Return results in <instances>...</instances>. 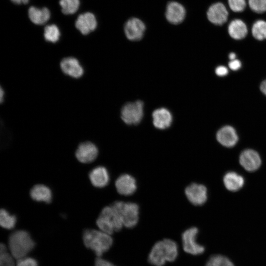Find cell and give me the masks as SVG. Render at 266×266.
Returning a JSON list of instances; mask_svg holds the SVG:
<instances>
[{"instance_id":"6da1fadb","label":"cell","mask_w":266,"mask_h":266,"mask_svg":"<svg viewBox=\"0 0 266 266\" xmlns=\"http://www.w3.org/2000/svg\"><path fill=\"white\" fill-rule=\"evenodd\" d=\"M178 254V246L174 240L166 238L156 242L148 257V262L154 266H163L173 262Z\"/></svg>"},{"instance_id":"7a4b0ae2","label":"cell","mask_w":266,"mask_h":266,"mask_svg":"<svg viewBox=\"0 0 266 266\" xmlns=\"http://www.w3.org/2000/svg\"><path fill=\"white\" fill-rule=\"evenodd\" d=\"M83 240L85 246L93 250L98 257H101L113 243L111 235L100 230H85L83 233Z\"/></svg>"},{"instance_id":"3957f363","label":"cell","mask_w":266,"mask_h":266,"mask_svg":"<svg viewBox=\"0 0 266 266\" xmlns=\"http://www.w3.org/2000/svg\"><path fill=\"white\" fill-rule=\"evenodd\" d=\"M35 243L30 234L24 230L12 233L8 238L10 254L15 259H20L26 257L34 248Z\"/></svg>"},{"instance_id":"277c9868","label":"cell","mask_w":266,"mask_h":266,"mask_svg":"<svg viewBox=\"0 0 266 266\" xmlns=\"http://www.w3.org/2000/svg\"><path fill=\"white\" fill-rule=\"evenodd\" d=\"M96 224L100 230L110 235L124 227L120 215L112 204L102 209Z\"/></svg>"},{"instance_id":"5b68a950","label":"cell","mask_w":266,"mask_h":266,"mask_svg":"<svg viewBox=\"0 0 266 266\" xmlns=\"http://www.w3.org/2000/svg\"><path fill=\"white\" fill-rule=\"evenodd\" d=\"M112 205L118 211L124 227L130 229L136 225L139 219V207L136 203L116 201Z\"/></svg>"},{"instance_id":"8992f818","label":"cell","mask_w":266,"mask_h":266,"mask_svg":"<svg viewBox=\"0 0 266 266\" xmlns=\"http://www.w3.org/2000/svg\"><path fill=\"white\" fill-rule=\"evenodd\" d=\"M143 103L136 100L125 104L121 111V117L126 124L136 125L140 122L143 116Z\"/></svg>"},{"instance_id":"52a82bcc","label":"cell","mask_w":266,"mask_h":266,"mask_svg":"<svg viewBox=\"0 0 266 266\" xmlns=\"http://www.w3.org/2000/svg\"><path fill=\"white\" fill-rule=\"evenodd\" d=\"M198 233L199 230L196 227L190 228L182 233V246L185 252L193 255H198L204 252V247L198 243L197 240Z\"/></svg>"},{"instance_id":"ba28073f","label":"cell","mask_w":266,"mask_h":266,"mask_svg":"<svg viewBox=\"0 0 266 266\" xmlns=\"http://www.w3.org/2000/svg\"><path fill=\"white\" fill-rule=\"evenodd\" d=\"M146 30L144 22L136 17H132L127 21L124 30L127 38L130 40L137 41L141 39Z\"/></svg>"},{"instance_id":"9c48e42d","label":"cell","mask_w":266,"mask_h":266,"mask_svg":"<svg viewBox=\"0 0 266 266\" xmlns=\"http://www.w3.org/2000/svg\"><path fill=\"white\" fill-rule=\"evenodd\" d=\"M99 150L97 146L90 141L80 143L75 151V157L81 163H90L96 160Z\"/></svg>"},{"instance_id":"30bf717a","label":"cell","mask_w":266,"mask_h":266,"mask_svg":"<svg viewBox=\"0 0 266 266\" xmlns=\"http://www.w3.org/2000/svg\"><path fill=\"white\" fill-rule=\"evenodd\" d=\"M185 193L188 200L195 205L204 204L207 199V189L201 184L192 183L186 188Z\"/></svg>"},{"instance_id":"8fae6325","label":"cell","mask_w":266,"mask_h":266,"mask_svg":"<svg viewBox=\"0 0 266 266\" xmlns=\"http://www.w3.org/2000/svg\"><path fill=\"white\" fill-rule=\"evenodd\" d=\"M186 9L180 3L171 1L166 5L165 16L167 21L170 23L177 25L182 22L186 16Z\"/></svg>"},{"instance_id":"7c38bea8","label":"cell","mask_w":266,"mask_h":266,"mask_svg":"<svg viewBox=\"0 0 266 266\" xmlns=\"http://www.w3.org/2000/svg\"><path fill=\"white\" fill-rule=\"evenodd\" d=\"M241 166L247 171H254L258 169L261 164L259 154L252 149H246L242 151L239 156Z\"/></svg>"},{"instance_id":"4fadbf2b","label":"cell","mask_w":266,"mask_h":266,"mask_svg":"<svg viewBox=\"0 0 266 266\" xmlns=\"http://www.w3.org/2000/svg\"><path fill=\"white\" fill-rule=\"evenodd\" d=\"M228 12L226 6L221 2H216L209 7L207 13L208 20L216 25H222L228 19Z\"/></svg>"},{"instance_id":"5bb4252c","label":"cell","mask_w":266,"mask_h":266,"mask_svg":"<svg viewBox=\"0 0 266 266\" xmlns=\"http://www.w3.org/2000/svg\"><path fill=\"white\" fill-rule=\"evenodd\" d=\"M115 187L120 194L130 196L133 194L136 190L137 185L135 178L128 174H123L119 176L115 181Z\"/></svg>"},{"instance_id":"9a60e30c","label":"cell","mask_w":266,"mask_h":266,"mask_svg":"<svg viewBox=\"0 0 266 266\" xmlns=\"http://www.w3.org/2000/svg\"><path fill=\"white\" fill-rule=\"evenodd\" d=\"M75 25L82 34L86 35L96 29L97 21L93 13L86 12L78 16Z\"/></svg>"},{"instance_id":"2e32d148","label":"cell","mask_w":266,"mask_h":266,"mask_svg":"<svg viewBox=\"0 0 266 266\" xmlns=\"http://www.w3.org/2000/svg\"><path fill=\"white\" fill-rule=\"evenodd\" d=\"M152 116L154 126L160 130L169 128L173 120L171 113L168 109L164 107L155 109L153 112Z\"/></svg>"},{"instance_id":"e0dca14e","label":"cell","mask_w":266,"mask_h":266,"mask_svg":"<svg viewBox=\"0 0 266 266\" xmlns=\"http://www.w3.org/2000/svg\"><path fill=\"white\" fill-rule=\"evenodd\" d=\"M216 138L221 145L226 147L234 146L238 140L236 131L230 126L221 128L217 133Z\"/></svg>"},{"instance_id":"ac0fdd59","label":"cell","mask_w":266,"mask_h":266,"mask_svg":"<svg viewBox=\"0 0 266 266\" xmlns=\"http://www.w3.org/2000/svg\"><path fill=\"white\" fill-rule=\"evenodd\" d=\"M60 67L64 73L75 78L80 77L84 72L78 60L73 57L63 59L60 63Z\"/></svg>"},{"instance_id":"d6986e66","label":"cell","mask_w":266,"mask_h":266,"mask_svg":"<svg viewBox=\"0 0 266 266\" xmlns=\"http://www.w3.org/2000/svg\"><path fill=\"white\" fill-rule=\"evenodd\" d=\"M89 178L91 184L97 188L105 187L110 180L108 170L102 166H98L92 169L89 173Z\"/></svg>"},{"instance_id":"ffe728a7","label":"cell","mask_w":266,"mask_h":266,"mask_svg":"<svg viewBox=\"0 0 266 266\" xmlns=\"http://www.w3.org/2000/svg\"><path fill=\"white\" fill-rule=\"evenodd\" d=\"M31 198L36 201H43L50 203L52 199V191L47 186L43 184L33 186L30 190Z\"/></svg>"},{"instance_id":"44dd1931","label":"cell","mask_w":266,"mask_h":266,"mask_svg":"<svg viewBox=\"0 0 266 266\" xmlns=\"http://www.w3.org/2000/svg\"><path fill=\"white\" fill-rule=\"evenodd\" d=\"M247 28L246 24L240 19L232 21L228 26V33L233 39L240 40L244 38L247 34Z\"/></svg>"},{"instance_id":"7402d4cb","label":"cell","mask_w":266,"mask_h":266,"mask_svg":"<svg viewBox=\"0 0 266 266\" xmlns=\"http://www.w3.org/2000/svg\"><path fill=\"white\" fill-rule=\"evenodd\" d=\"M28 15L31 21L36 25L46 23L50 17V12L46 7L38 9L31 6L28 10Z\"/></svg>"},{"instance_id":"603a6c76","label":"cell","mask_w":266,"mask_h":266,"mask_svg":"<svg viewBox=\"0 0 266 266\" xmlns=\"http://www.w3.org/2000/svg\"><path fill=\"white\" fill-rule=\"evenodd\" d=\"M223 181L226 188L233 192L239 190L244 183L243 177L233 171L227 173L224 177Z\"/></svg>"},{"instance_id":"cb8c5ba5","label":"cell","mask_w":266,"mask_h":266,"mask_svg":"<svg viewBox=\"0 0 266 266\" xmlns=\"http://www.w3.org/2000/svg\"><path fill=\"white\" fill-rule=\"evenodd\" d=\"M16 223V217L11 215L5 209L0 211V225L1 227L7 230L13 229Z\"/></svg>"},{"instance_id":"d4e9b609","label":"cell","mask_w":266,"mask_h":266,"mask_svg":"<svg viewBox=\"0 0 266 266\" xmlns=\"http://www.w3.org/2000/svg\"><path fill=\"white\" fill-rule=\"evenodd\" d=\"M252 33L253 37L258 40L266 39V21L259 20L253 25Z\"/></svg>"},{"instance_id":"484cf974","label":"cell","mask_w":266,"mask_h":266,"mask_svg":"<svg viewBox=\"0 0 266 266\" xmlns=\"http://www.w3.org/2000/svg\"><path fill=\"white\" fill-rule=\"evenodd\" d=\"M205 266H235L228 257L222 255H214L210 257Z\"/></svg>"},{"instance_id":"4316f807","label":"cell","mask_w":266,"mask_h":266,"mask_svg":"<svg viewBox=\"0 0 266 266\" xmlns=\"http://www.w3.org/2000/svg\"><path fill=\"white\" fill-rule=\"evenodd\" d=\"M44 36L47 41L56 42L60 36V32L58 27L54 24L46 26L44 30Z\"/></svg>"},{"instance_id":"83f0119b","label":"cell","mask_w":266,"mask_h":266,"mask_svg":"<svg viewBox=\"0 0 266 266\" xmlns=\"http://www.w3.org/2000/svg\"><path fill=\"white\" fill-rule=\"evenodd\" d=\"M60 5L62 12L66 15L72 14L76 12L79 6V0H60Z\"/></svg>"},{"instance_id":"f1b7e54d","label":"cell","mask_w":266,"mask_h":266,"mask_svg":"<svg viewBox=\"0 0 266 266\" xmlns=\"http://www.w3.org/2000/svg\"><path fill=\"white\" fill-rule=\"evenodd\" d=\"M13 257L9 254L4 244L0 246V266H16Z\"/></svg>"},{"instance_id":"f546056e","label":"cell","mask_w":266,"mask_h":266,"mask_svg":"<svg viewBox=\"0 0 266 266\" xmlns=\"http://www.w3.org/2000/svg\"><path fill=\"white\" fill-rule=\"evenodd\" d=\"M248 4L251 9L256 13L266 11V0H248Z\"/></svg>"},{"instance_id":"4dcf8cb0","label":"cell","mask_w":266,"mask_h":266,"mask_svg":"<svg viewBox=\"0 0 266 266\" xmlns=\"http://www.w3.org/2000/svg\"><path fill=\"white\" fill-rule=\"evenodd\" d=\"M228 4L231 9L235 12L243 11L246 6L245 0H228Z\"/></svg>"},{"instance_id":"1f68e13d","label":"cell","mask_w":266,"mask_h":266,"mask_svg":"<svg viewBox=\"0 0 266 266\" xmlns=\"http://www.w3.org/2000/svg\"><path fill=\"white\" fill-rule=\"evenodd\" d=\"M16 266H38V264L34 259L25 257L18 259Z\"/></svg>"},{"instance_id":"d6a6232c","label":"cell","mask_w":266,"mask_h":266,"mask_svg":"<svg viewBox=\"0 0 266 266\" xmlns=\"http://www.w3.org/2000/svg\"><path fill=\"white\" fill-rule=\"evenodd\" d=\"M95 266H116L112 263L101 258L98 257L95 263Z\"/></svg>"},{"instance_id":"836d02e7","label":"cell","mask_w":266,"mask_h":266,"mask_svg":"<svg viewBox=\"0 0 266 266\" xmlns=\"http://www.w3.org/2000/svg\"><path fill=\"white\" fill-rule=\"evenodd\" d=\"M229 66L232 70H237L241 67V64L238 60L234 59L229 62Z\"/></svg>"},{"instance_id":"e575fe53","label":"cell","mask_w":266,"mask_h":266,"mask_svg":"<svg viewBox=\"0 0 266 266\" xmlns=\"http://www.w3.org/2000/svg\"><path fill=\"white\" fill-rule=\"evenodd\" d=\"M215 73L218 76H224L228 74V70L226 66H220L216 68Z\"/></svg>"},{"instance_id":"d590c367","label":"cell","mask_w":266,"mask_h":266,"mask_svg":"<svg viewBox=\"0 0 266 266\" xmlns=\"http://www.w3.org/2000/svg\"><path fill=\"white\" fill-rule=\"evenodd\" d=\"M261 92L266 96V79L264 80L260 85Z\"/></svg>"},{"instance_id":"8d00e7d4","label":"cell","mask_w":266,"mask_h":266,"mask_svg":"<svg viewBox=\"0 0 266 266\" xmlns=\"http://www.w3.org/2000/svg\"><path fill=\"white\" fill-rule=\"evenodd\" d=\"M15 4H20L21 3L27 4L29 2V0H10Z\"/></svg>"},{"instance_id":"74e56055","label":"cell","mask_w":266,"mask_h":266,"mask_svg":"<svg viewBox=\"0 0 266 266\" xmlns=\"http://www.w3.org/2000/svg\"><path fill=\"white\" fill-rule=\"evenodd\" d=\"M3 96H4V91L3 90H2V88H0V102H2V101H3Z\"/></svg>"},{"instance_id":"f35d334b","label":"cell","mask_w":266,"mask_h":266,"mask_svg":"<svg viewBox=\"0 0 266 266\" xmlns=\"http://www.w3.org/2000/svg\"><path fill=\"white\" fill-rule=\"evenodd\" d=\"M229 57L230 59L232 61V60L235 59L236 55L234 53H231L229 54Z\"/></svg>"}]
</instances>
